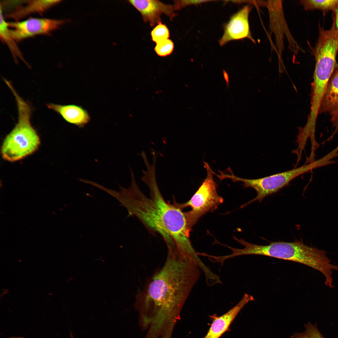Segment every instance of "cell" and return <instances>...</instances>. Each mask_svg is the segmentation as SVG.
I'll return each mask as SVG.
<instances>
[{"instance_id": "cell-1", "label": "cell", "mask_w": 338, "mask_h": 338, "mask_svg": "<svg viewBox=\"0 0 338 338\" xmlns=\"http://www.w3.org/2000/svg\"><path fill=\"white\" fill-rule=\"evenodd\" d=\"M156 166L147 165L141 177L149 188V197L142 192L133 176L130 187L122 189L120 200L130 214L136 217L148 230L161 236L167 253L179 252L198 262L200 259L189 239L192 227L187 213L175 200L171 203L164 200L157 183Z\"/></svg>"}, {"instance_id": "cell-2", "label": "cell", "mask_w": 338, "mask_h": 338, "mask_svg": "<svg viewBox=\"0 0 338 338\" xmlns=\"http://www.w3.org/2000/svg\"><path fill=\"white\" fill-rule=\"evenodd\" d=\"M200 269L192 258L179 252L167 253L163 266L138 294L137 303L157 318L178 313L199 278Z\"/></svg>"}, {"instance_id": "cell-3", "label": "cell", "mask_w": 338, "mask_h": 338, "mask_svg": "<svg viewBox=\"0 0 338 338\" xmlns=\"http://www.w3.org/2000/svg\"><path fill=\"white\" fill-rule=\"evenodd\" d=\"M235 240L244 247L243 248H234L233 253L236 256L258 255L297 262L320 272L324 275L327 282L332 280V270L338 271V266L330 263L325 251L306 245L302 241L272 242L268 245H260L249 243L242 239L236 238Z\"/></svg>"}, {"instance_id": "cell-4", "label": "cell", "mask_w": 338, "mask_h": 338, "mask_svg": "<svg viewBox=\"0 0 338 338\" xmlns=\"http://www.w3.org/2000/svg\"><path fill=\"white\" fill-rule=\"evenodd\" d=\"M10 89L15 98L18 110V121L5 138L1 148L3 158L10 162L21 160L34 152L40 140L31 121L30 105L17 93L13 86Z\"/></svg>"}, {"instance_id": "cell-5", "label": "cell", "mask_w": 338, "mask_h": 338, "mask_svg": "<svg viewBox=\"0 0 338 338\" xmlns=\"http://www.w3.org/2000/svg\"><path fill=\"white\" fill-rule=\"evenodd\" d=\"M315 169L313 162L298 168L272 175L257 179H245L235 176L231 172L227 175V178L233 182H241L245 187H251L256 192L257 195L253 199L242 206V207L258 201L261 202L267 196L276 192L288 185L290 182L300 175Z\"/></svg>"}, {"instance_id": "cell-6", "label": "cell", "mask_w": 338, "mask_h": 338, "mask_svg": "<svg viewBox=\"0 0 338 338\" xmlns=\"http://www.w3.org/2000/svg\"><path fill=\"white\" fill-rule=\"evenodd\" d=\"M204 164L207 175L202 184L189 201L178 203L182 209L188 207L192 208L187 213L192 227L202 216L216 210L223 201V197L217 192V185L213 177L214 172L207 162L204 161Z\"/></svg>"}, {"instance_id": "cell-7", "label": "cell", "mask_w": 338, "mask_h": 338, "mask_svg": "<svg viewBox=\"0 0 338 338\" xmlns=\"http://www.w3.org/2000/svg\"><path fill=\"white\" fill-rule=\"evenodd\" d=\"M66 22L65 20L31 18L21 22H7L10 33L16 42L39 34H48Z\"/></svg>"}, {"instance_id": "cell-8", "label": "cell", "mask_w": 338, "mask_h": 338, "mask_svg": "<svg viewBox=\"0 0 338 338\" xmlns=\"http://www.w3.org/2000/svg\"><path fill=\"white\" fill-rule=\"evenodd\" d=\"M251 8L249 5L244 6L233 15L223 26V33L219 41L221 46L230 41L248 38L254 42L250 29L249 15Z\"/></svg>"}, {"instance_id": "cell-9", "label": "cell", "mask_w": 338, "mask_h": 338, "mask_svg": "<svg viewBox=\"0 0 338 338\" xmlns=\"http://www.w3.org/2000/svg\"><path fill=\"white\" fill-rule=\"evenodd\" d=\"M129 2L138 11L145 22L153 27L161 22V16L165 14L172 20L175 17L173 5L158 0H131Z\"/></svg>"}, {"instance_id": "cell-10", "label": "cell", "mask_w": 338, "mask_h": 338, "mask_svg": "<svg viewBox=\"0 0 338 338\" xmlns=\"http://www.w3.org/2000/svg\"><path fill=\"white\" fill-rule=\"evenodd\" d=\"M254 300L253 296L245 293L236 305L223 315L215 318L204 338H219L228 330L231 323L244 306L249 301Z\"/></svg>"}, {"instance_id": "cell-11", "label": "cell", "mask_w": 338, "mask_h": 338, "mask_svg": "<svg viewBox=\"0 0 338 338\" xmlns=\"http://www.w3.org/2000/svg\"><path fill=\"white\" fill-rule=\"evenodd\" d=\"M49 109L55 111L67 122L83 128L91 120L87 111L82 106L74 104L61 105L53 103L46 105Z\"/></svg>"}, {"instance_id": "cell-12", "label": "cell", "mask_w": 338, "mask_h": 338, "mask_svg": "<svg viewBox=\"0 0 338 338\" xmlns=\"http://www.w3.org/2000/svg\"><path fill=\"white\" fill-rule=\"evenodd\" d=\"M60 2V0L25 1V6L17 7L7 14V17L18 20L31 14L36 13L41 14Z\"/></svg>"}, {"instance_id": "cell-13", "label": "cell", "mask_w": 338, "mask_h": 338, "mask_svg": "<svg viewBox=\"0 0 338 338\" xmlns=\"http://www.w3.org/2000/svg\"><path fill=\"white\" fill-rule=\"evenodd\" d=\"M338 109V66L327 86L320 105L319 114L330 113Z\"/></svg>"}, {"instance_id": "cell-14", "label": "cell", "mask_w": 338, "mask_h": 338, "mask_svg": "<svg viewBox=\"0 0 338 338\" xmlns=\"http://www.w3.org/2000/svg\"><path fill=\"white\" fill-rule=\"evenodd\" d=\"M0 35L2 40L6 44L16 61L18 58L27 64L22 54L17 46L15 41L11 35L7 22L4 20L2 9L0 7Z\"/></svg>"}, {"instance_id": "cell-15", "label": "cell", "mask_w": 338, "mask_h": 338, "mask_svg": "<svg viewBox=\"0 0 338 338\" xmlns=\"http://www.w3.org/2000/svg\"><path fill=\"white\" fill-rule=\"evenodd\" d=\"M300 3L306 10L318 9L324 13L334 12L338 6V0H303Z\"/></svg>"}, {"instance_id": "cell-16", "label": "cell", "mask_w": 338, "mask_h": 338, "mask_svg": "<svg viewBox=\"0 0 338 338\" xmlns=\"http://www.w3.org/2000/svg\"><path fill=\"white\" fill-rule=\"evenodd\" d=\"M152 40L156 44L169 39L170 34L168 28L161 22L157 24L151 32Z\"/></svg>"}, {"instance_id": "cell-17", "label": "cell", "mask_w": 338, "mask_h": 338, "mask_svg": "<svg viewBox=\"0 0 338 338\" xmlns=\"http://www.w3.org/2000/svg\"><path fill=\"white\" fill-rule=\"evenodd\" d=\"M305 330L302 333H296L291 338H324L316 326L309 322L305 325Z\"/></svg>"}, {"instance_id": "cell-18", "label": "cell", "mask_w": 338, "mask_h": 338, "mask_svg": "<svg viewBox=\"0 0 338 338\" xmlns=\"http://www.w3.org/2000/svg\"><path fill=\"white\" fill-rule=\"evenodd\" d=\"M155 51L157 54L161 57L170 55L173 51L174 44L170 39H168L156 44Z\"/></svg>"}, {"instance_id": "cell-19", "label": "cell", "mask_w": 338, "mask_h": 338, "mask_svg": "<svg viewBox=\"0 0 338 338\" xmlns=\"http://www.w3.org/2000/svg\"><path fill=\"white\" fill-rule=\"evenodd\" d=\"M211 0H176L173 5L175 10L190 5H197L209 2Z\"/></svg>"}, {"instance_id": "cell-20", "label": "cell", "mask_w": 338, "mask_h": 338, "mask_svg": "<svg viewBox=\"0 0 338 338\" xmlns=\"http://www.w3.org/2000/svg\"><path fill=\"white\" fill-rule=\"evenodd\" d=\"M333 23L335 25L336 30L338 33V6L334 12Z\"/></svg>"}, {"instance_id": "cell-21", "label": "cell", "mask_w": 338, "mask_h": 338, "mask_svg": "<svg viewBox=\"0 0 338 338\" xmlns=\"http://www.w3.org/2000/svg\"><path fill=\"white\" fill-rule=\"evenodd\" d=\"M223 74L224 79L226 82L227 87L228 88L229 85V79L228 75L227 72L224 70H223Z\"/></svg>"}]
</instances>
